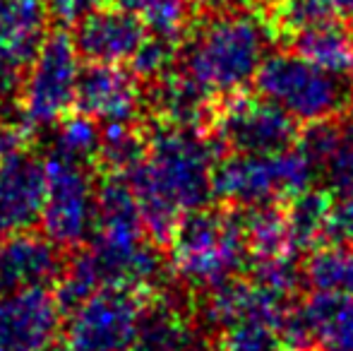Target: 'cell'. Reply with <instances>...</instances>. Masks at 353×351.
Masks as SVG:
<instances>
[{
    "label": "cell",
    "mask_w": 353,
    "mask_h": 351,
    "mask_svg": "<svg viewBox=\"0 0 353 351\" xmlns=\"http://www.w3.org/2000/svg\"><path fill=\"white\" fill-rule=\"evenodd\" d=\"M212 137L233 154H270L296 142V121L265 97L238 92L226 97L212 118Z\"/></svg>",
    "instance_id": "9"
},
{
    "label": "cell",
    "mask_w": 353,
    "mask_h": 351,
    "mask_svg": "<svg viewBox=\"0 0 353 351\" xmlns=\"http://www.w3.org/2000/svg\"><path fill=\"white\" fill-rule=\"evenodd\" d=\"M245 231L252 260L296 258L301 253L286 210L274 205L250 207L245 214Z\"/></svg>",
    "instance_id": "21"
},
{
    "label": "cell",
    "mask_w": 353,
    "mask_h": 351,
    "mask_svg": "<svg viewBox=\"0 0 353 351\" xmlns=\"http://www.w3.org/2000/svg\"><path fill=\"white\" fill-rule=\"evenodd\" d=\"M325 236L336 243H353V197H344L332 205Z\"/></svg>",
    "instance_id": "29"
},
{
    "label": "cell",
    "mask_w": 353,
    "mask_h": 351,
    "mask_svg": "<svg viewBox=\"0 0 353 351\" xmlns=\"http://www.w3.org/2000/svg\"><path fill=\"white\" fill-rule=\"evenodd\" d=\"M305 277L315 291L353 296V243H332L307 258Z\"/></svg>",
    "instance_id": "22"
},
{
    "label": "cell",
    "mask_w": 353,
    "mask_h": 351,
    "mask_svg": "<svg viewBox=\"0 0 353 351\" xmlns=\"http://www.w3.org/2000/svg\"><path fill=\"white\" fill-rule=\"evenodd\" d=\"M149 29L132 10L116 3L92 10L77 22L74 46L79 56L89 63H106V66H123L132 61L147 39Z\"/></svg>",
    "instance_id": "12"
},
{
    "label": "cell",
    "mask_w": 353,
    "mask_h": 351,
    "mask_svg": "<svg viewBox=\"0 0 353 351\" xmlns=\"http://www.w3.org/2000/svg\"><path fill=\"white\" fill-rule=\"evenodd\" d=\"M315 178V164L301 147L270 154H231L214 166V195L250 210L288 202L312 188Z\"/></svg>",
    "instance_id": "5"
},
{
    "label": "cell",
    "mask_w": 353,
    "mask_h": 351,
    "mask_svg": "<svg viewBox=\"0 0 353 351\" xmlns=\"http://www.w3.org/2000/svg\"><path fill=\"white\" fill-rule=\"evenodd\" d=\"M147 135L132 123H108L101 130V147L97 159L108 174L128 176L144 159Z\"/></svg>",
    "instance_id": "23"
},
{
    "label": "cell",
    "mask_w": 353,
    "mask_h": 351,
    "mask_svg": "<svg viewBox=\"0 0 353 351\" xmlns=\"http://www.w3.org/2000/svg\"><path fill=\"white\" fill-rule=\"evenodd\" d=\"M79 51L65 29L46 34L22 82V118L32 128L56 126L74 106Z\"/></svg>",
    "instance_id": "7"
},
{
    "label": "cell",
    "mask_w": 353,
    "mask_h": 351,
    "mask_svg": "<svg viewBox=\"0 0 353 351\" xmlns=\"http://www.w3.org/2000/svg\"><path fill=\"white\" fill-rule=\"evenodd\" d=\"M293 51L317 68L346 77L353 70V34L341 24V17H320L288 34Z\"/></svg>",
    "instance_id": "20"
},
{
    "label": "cell",
    "mask_w": 353,
    "mask_h": 351,
    "mask_svg": "<svg viewBox=\"0 0 353 351\" xmlns=\"http://www.w3.org/2000/svg\"><path fill=\"white\" fill-rule=\"evenodd\" d=\"M22 142H24L22 130H17L14 126H3V123H0V164H3L10 154L22 150Z\"/></svg>",
    "instance_id": "31"
},
{
    "label": "cell",
    "mask_w": 353,
    "mask_h": 351,
    "mask_svg": "<svg viewBox=\"0 0 353 351\" xmlns=\"http://www.w3.org/2000/svg\"><path fill=\"white\" fill-rule=\"evenodd\" d=\"M130 351H205L183 305L168 296L147 299Z\"/></svg>",
    "instance_id": "18"
},
{
    "label": "cell",
    "mask_w": 353,
    "mask_h": 351,
    "mask_svg": "<svg viewBox=\"0 0 353 351\" xmlns=\"http://www.w3.org/2000/svg\"><path fill=\"white\" fill-rule=\"evenodd\" d=\"M48 14L53 19L68 27V24H77L84 14H89L92 10L108 5V0H46Z\"/></svg>",
    "instance_id": "30"
},
{
    "label": "cell",
    "mask_w": 353,
    "mask_h": 351,
    "mask_svg": "<svg viewBox=\"0 0 353 351\" xmlns=\"http://www.w3.org/2000/svg\"><path fill=\"white\" fill-rule=\"evenodd\" d=\"M351 72H353V70H351Z\"/></svg>",
    "instance_id": "34"
},
{
    "label": "cell",
    "mask_w": 353,
    "mask_h": 351,
    "mask_svg": "<svg viewBox=\"0 0 353 351\" xmlns=\"http://www.w3.org/2000/svg\"><path fill=\"white\" fill-rule=\"evenodd\" d=\"M116 3L132 10L154 37L171 39L178 43L190 22L192 0H116Z\"/></svg>",
    "instance_id": "25"
},
{
    "label": "cell",
    "mask_w": 353,
    "mask_h": 351,
    "mask_svg": "<svg viewBox=\"0 0 353 351\" xmlns=\"http://www.w3.org/2000/svg\"><path fill=\"white\" fill-rule=\"evenodd\" d=\"M140 80L132 70L89 63L79 70L74 111L103 123H132L140 111Z\"/></svg>",
    "instance_id": "14"
},
{
    "label": "cell",
    "mask_w": 353,
    "mask_h": 351,
    "mask_svg": "<svg viewBox=\"0 0 353 351\" xmlns=\"http://www.w3.org/2000/svg\"><path fill=\"white\" fill-rule=\"evenodd\" d=\"M99 147H101V128L97 126L94 118L74 111L58 121L56 147H53L56 154L89 164L97 159Z\"/></svg>",
    "instance_id": "26"
},
{
    "label": "cell",
    "mask_w": 353,
    "mask_h": 351,
    "mask_svg": "<svg viewBox=\"0 0 353 351\" xmlns=\"http://www.w3.org/2000/svg\"><path fill=\"white\" fill-rule=\"evenodd\" d=\"M272 27L252 10H221L195 27L183 48V70L212 97H231L255 82L270 56Z\"/></svg>",
    "instance_id": "2"
},
{
    "label": "cell",
    "mask_w": 353,
    "mask_h": 351,
    "mask_svg": "<svg viewBox=\"0 0 353 351\" xmlns=\"http://www.w3.org/2000/svg\"><path fill=\"white\" fill-rule=\"evenodd\" d=\"M298 147L312 159L317 178L327 192L339 200L353 197V128H341L332 121L312 123Z\"/></svg>",
    "instance_id": "16"
},
{
    "label": "cell",
    "mask_w": 353,
    "mask_h": 351,
    "mask_svg": "<svg viewBox=\"0 0 353 351\" xmlns=\"http://www.w3.org/2000/svg\"><path fill=\"white\" fill-rule=\"evenodd\" d=\"M257 94L276 103L296 123H325L346 111L351 89L341 75L327 72L296 51L270 53L255 77Z\"/></svg>",
    "instance_id": "4"
},
{
    "label": "cell",
    "mask_w": 353,
    "mask_h": 351,
    "mask_svg": "<svg viewBox=\"0 0 353 351\" xmlns=\"http://www.w3.org/2000/svg\"><path fill=\"white\" fill-rule=\"evenodd\" d=\"M252 279L257 284L291 299V294L298 286V279H301V270L296 265V258L255 260V265H252Z\"/></svg>",
    "instance_id": "28"
},
{
    "label": "cell",
    "mask_w": 353,
    "mask_h": 351,
    "mask_svg": "<svg viewBox=\"0 0 353 351\" xmlns=\"http://www.w3.org/2000/svg\"><path fill=\"white\" fill-rule=\"evenodd\" d=\"M181 53V46L178 41H171V39L163 37H147L144 43L140 46V51L132 56L130 66L132 72L137 75V80H149L154 82L157 77H161L163 72L171 70V63L178 58Z\"/></svg>",
    "instance_id": "27"
},
{
    "label": "cell",
    "mask_w": 353,
    "mask_h": 351,
    "mask_svg": "<svg viewBox=\"0 0 353 351\" xmlns=\"http://www.w3.org/2000/svg\"><path fill=\"white\" fill-rule=\"evenodd\" d=\"M332 17H353V0H312Z\"/></svg>",
    "instance_id": "32"
},
{
    "label": "cell",
    "mask_w": 353,
    "mask_h": 351,
    "mask_svg": "<svg viewBox=\"0 0 353 351\" xmlns=\"http://www.w3.org/2000/svg\"><path fill=\"white\" fill-rule=\"evenodd\" d=\"M68 267L65 250L32 229L0 239V294L58 284Z\"/></svg>",
    "instance_id": "11"
},
{
    "label": "cell",
    "mask_w": 353,
    "mask_h": 351,
    "mask_svg": "<svg viewBox=\"0 0 353 351\" xmlns=\"http://www.w3.org/2000/svg\"><path fill=\"white\" fill-rule=\"evenodd\" d=\"M330 212H332V200L327 190L307 188L301 195L288 200L286 217H288V221H291L293 236H296L301 250L310 248L317 239H322V236L327 234Z\"/></svg>",
    "instance_id": "24"
},
{
    "label": "cell",
    "mask_w": 353,
    "mask_h": 351,
    "mask_svg": "<svg viewBox=\"0 0 353 351\" xmlns=\"http://www.w3.org/2000/svg\"><path fill=\"white\" fill-rule=\"evenodd\" d=\"M61 310L46 286L0 294V351H56Z\"/></svg>",
    "instance_id": "10"
},
{
    "label": "cell",
    "mask_w": 353,
    "mask_h": 351,
    "mask_svg": "<svg viewBox=\"0 0 353 351\" xmlns=\"http://www.w3.org/2000/svg\"><path fill=\"white\" fill-rule=\"evenodd\" d=\"M147 291L106 286L70 310L61 332V351H130Z\"/></svg>",
    "instance_id": "6"
},
{
    "label": "cell",
    "mask_w": 353,
    "mask_h": 351,
    "mask_svg": "<svg viewBox=\"0 0 353 351\" xmlns=\"http://www.w3.org/2000/svg\"><path fill=\"white\" fill-rule=\"evenodd\" d=\"M152 108L166 126L197 128L214 118L212 94L185 70H168L152 85Z\"/></svg>",
    "instance_id": "19"
},
{
    "label": "cell",
    "mask_w": 353,
    "mask_h": 351,
    "mask_svg": "<svg viewBox=\"0 0 353 351\" xmlns=\"http://www.w3.org/2000/svg\"><path fill=\"white\" fill-rule=\"evenodd\" d=\"M171 270L195 289H216L248 265L245 214L231 210H192L178 221L171 239Z\"/></svg>",
    "instance_id": "3"
},
{
    "label": "cell",
    "mask_w": 353,
    "mask_h": 351,
    "mask_svg": "<svg viewBox=\"0 0 353 351\" xmlns=\"http://www.w3.org/2000/svg\"><path fill=\"white\" fill-rule=\"evenodd\" d=\"M46 202V164L24 150L0 164V239L27 231L41 219Z\"/></svg>",
    "instance_id": "15"
},
{
    "label": "cell",
    "mask_w": 353,
    "mask_h": 351,
    "mask_svg": "<svg viewBox=\"0 0 353 351\" xmlns=\"http://www.w3.org/2000/svg\"><path fill=\"white\" fill-rule=\"evenodd\" d=\"M320 351H353V296L315 291L291 310L286 323V347Z\"/></svg>",
    "instance_id": "13"
},
{
    "label": "cell",
    "mask_w": 353,
    "mask_h": 351,
    "mask_svg": "<svg viewBox=\"0 0 353 351\" xmlns=\"http://www.w3.org/2000/svg\"><path fill=\"white\" fill-rule=\"evenodd\" d=\"M195 5H200V8H221V5H226L228 0H192Z\"/></svg>",
    "instance_id": "33"
},
{
    "label": "cell",
    "mask_w": 353,
    "mask_h": 351,
    "mask_svg": "<svg viewBox=\"0 0 353 351\" xmlns=\"http://www.w3.org/2000/svg\"><path fill=\"white\" fill-rule=\"evenodd\" d=\"M43 234L63 250L82 248L97 229V190L87 164L51 152L46 161Z\"/></svg>",
    "instance_id": "8"
},
{
    "label": "cell",
    "mask_w": 353,
    "mask_h": 351,
    "mask_svg": "<svg viewBox=\"0 0 353 351\" xmlns=\"http://www.w3.org/2000/svg\"><path fill=\"white\" fill-rule=\"evenodd\" d=\"M48 32L46 0H0V58L27 70Z\"/></svg>",
    "instance_id": "17"
},
{
    "label": "cell",
    "mask_w": 353,
    "mask_h": 351,
    "mask_svg": "<svg viewBox=\"0 0 353 351\" xmlns=\"http://www.w3.org/2000/svg\"><path fill=\"white\" fill-rule=\"evenodd\" d=\"M216 150V140L195 128L163 123L147 135L144 159L125 178L154 243H171L183 214L207 207L214 195Z\"/></svg>",
    "instance_id": "1"
}]
</instances>
